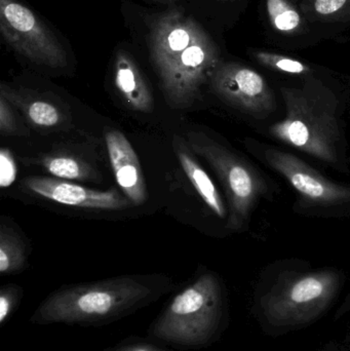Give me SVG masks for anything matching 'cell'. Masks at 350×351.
<instances>
[{
  "mask_svg": "<svg viewBox=\"0 0 350 351\" xmlns=\"http://www.w3.org/2000/svg\"><path fill=\"white\" fill-rule=\"evenodd\" d=\"M174 288L173 280L164 276H123L64 286L47 295L29 322L104 327L153 304Z\"/></svg>",
  "mask_w": 350,
  "mask_h": 351,
  "instance_id": "1",
  "label": "cell"
},
{
  "mask_svg": "<svg viewBox=\"0 0 350 351\" xmlns=\"http://www.w3.org/2000/svg\"><path fill=\"white\" fill-rule=\"evenodd\" d=\"M149 45L168 104L174 109L188 108L219 64L217 45L199 23L178 10L156 19Z\"/></svg>",
  "mask_w": 350,
  "mask_h": 351,
  "instance_id": "2",
  "label": "cell"
},
{
  "mask_svg": "<svg viewBox=\"0 0 350 351\" xmlns=\"http://www.w3.org/2000/svg\"><path fill=\"white\" fill-rule=\"evenodd\" d=\"M225 321L221 280L205 271L171 298L150 324L147 337L177 350H201L218 339Z\"/></svg>",
  "mask_w": 350,
  "mask_h": 351,
  "instance_id": "3",
  "label": "cell"
},
{
  "mask_svg": "<svg viewBox=\"0 0 350 351\" xmlns=\"http://www.w3.org/2000/svg\"><path fill=\"white\" fill-rule=\"evenodd\" d=\"M281 93L287 112L271 125V135L322 162L336 164L342 133L334 95L314 78H308L302 88H282Z\"/></svg>",
  "mask_w": 350,
  "mask_h": 351,
  "instance_id": "4",
  "label": "cell"
},
{
  "mask_svg": "<svg viewBox=\"0 0 350 351\" xmlns=\"http://www.w3.org/2000/svg\"><path fill=\"white\" fill-rule=\"evenodd\" d=\"M333 271L286 274L262 299L263 311L275 327H294L316 319L331 304L338 291Z\"/></svg>",
  "mask_w": 350,
  "mask_h": 351,
  "instance_id": "5",
  "label": "cell"
},
{
  "mask_svg": "<svg viewBox=\"0 0 350 351\" xmlns=\"http://www.w3.org/2000/svg\"><path fill=\"white\" fill-rule=\"evenodd\" d=\"M188 145L195 154L205 158L223 183L229 202L228 227L242 228L265 185L262 178L246 160L203 133L188 134Z\"/></svg>",
  "mask_w": 350,
  "mask_h": 351,
  "instance_id": "6",
  "label": "cell"
},
{
  "mask_svg": "<svg viewBox=\"0 0 350 351\" xmlns=\"http://www.w3.org/2000/svg\"><path fill=\"white\" fill-rule=\"evenodd\" d=\"M2 38L23 57L51 68L65 67L67 53L55 33L16 0H0Z\"/></svg>",
  "mask_w": 350,
  "mask_h": 351,
  "instance_id": "7",
  "label": "cell"
},
{
  "mask_svg": "<svg viewBox=\"0 0 350 351\" xmlns=\"http://www.w3.org/2000/svg\"><path fill=\"white\" fill-rule=\"evenodd\" d=\"M213 92L234 108L253 117L275 108L273 90L262 75L234 62H219L209 80Z\"/></svg>",
  "mask_w": 350,
  "mask_h": 351,
  "instance_id": "8",
  "label": "cell"
},
{
  "mask_svg": "<svg viewBox=\"0 0 350 351\" xmlns=\"http://www.w3.org/2000/svg\"><path fill=\"white\" fill-rule=\"evenodd\" d=\"M265 156L271 168L285 177L310 204L329 206L350 202L349 186L330 181L297 156L273 148L267 149Z\"/></svg>",
  "mask_w": 350,
  "mask_h": 351,
  "instance_id": "9",
  "label": "cell"
},
{
  "mask_svg": "<svg viewBox=\"0 0 350 351\" xmlns=\"http://www.w3.org/2000/svg\"><path fill=\"white\" fill-rule=\"evenodd\" d=\"M21 184L31 193L66 206L114 210H125L132 202L115 189L100 191L53 178L29 177Z\"/></svg>",
  "mask_w": 350,
  "mask_h": 351,
  "instance_id": "10",
  "label": "cell"
},
{
  "mask_svg": "<svg viewBox=\"0 0 350 351\" xmlns=\"http://www.w3.org/2000/svg\"><path fill=\"white\" fill-rule=\"evenodd\" d=\"M107 150L117 184L132 204H143L147 199V189L137 154L121 132H107Z\"/></svg>",
  "mask_w": 350,
  "mask_h": 351,
  "instance_id": "11",
  "label": "cell"
},
{
  "mask_svg": "<svg viewBox=\"0 0 350 351\" xmlns=\"http://www.w3.org/2000/svg\"><path fill=\"white\" fill-rule=\"evenodd\" d=\"M114 84L129 108L143 113L153 111V96L147 80L134 58L121 49L117 51L115 59Z\"/></svg>",
  "mask_w": 350,
  "mask_h": 351,
  "instance_id": "12",
  "label": "cell"
},
{
  "mask_svg": "<svg viewBox=\"0 0 350 351\" xmlns=\"http://www.w3.org/2000/svg\"><path fill=\"white\" fill-rule=\"evenodd\" d=\"M173 146H174L175 152H176L179 162L182 166L183 171L187 178L190 180L191 184L197 190V193L203 198V202L219 218H226L227 210L224 206L223 200H222L211 178L203 170L199 162L195 160L190 146L183 138L178 137V136H175Z\"/></svg>",
  "mask_w": 350,
  "mask_h": 351,
  "instance_id": "13",
  "label": "cell"
},
{
  "mask_svg": "<svg viewBox=\"0 0 350 351\" xmlns=\"http://www.w3.org/2000/svg\"><path fill=\"white\" fill-rule=\"evenodd\" d=\"M0 95L5 97L12 106L18 108L33 127L55 129L65 125V115L57 105L49 101L21 94L3 84L0 86Z\"/></svg>",
  "mask_w": 350,
  "mask_h": 351,
  "instance_id": "14",
  "label": "cell"
},
{
  "mask_svg": "<svg viewBox=\"0 0 350 351\" xmlns=\"http://www.w3.org/2000/svg\"><path fill=\"white\" fill-rule=\"evenodd\" d=\"M26 247L14 229L0 227V274L12 276L23 271L27 265Z\"/></svg>",
  "mask_w": 350,
  "mask_h": 351,
  "instance_id": "15",
  "label": "cell"
},
{
  "mask_svg": "<svg viewBox=\"0 0 350 351\" xmlns=\"http://www.w3.org/2000/svg\"><path fill=\"white\" fill-rule=\"evenodd\" d=\"M271 26L282 34L295 35L303 31V16L289 0H266Z\"/></svg>",
  "mask_w": 350,
  "mask_h": 351,
  "instance_id": "16",
  "label": "cell"
},
{
  "mask_svg": "<svg viewBox=\"0 0 350 351\" xmlns=\"http://www.w3.org/2000/svg\"><path fill=\"white\" fill-rule=\"evenodd\" d=\"M302 10L312 21L345 22L350 19V0H304Z\"/></svg>",
  "mask_w": 350,
  "mask_h": 351,
  "instance_id": "17",
  "label": "cell"
},
{
  "mask_svg": "<svg viewBox=\"0 0 350 351\" xmlns=\"http://www.w3.org/2000/svg\"><path fill=\"white\" fill-rule=\"evenodd\" d=\"M40 162L47 172L61 179L88 180L92 173L84 160L64 154L45 156Z\"/></svg>",
  "mask_w": 350,
  "mask_h": 351,
  "instance_id": "18",
  "label": "cell"
},
{
  "mask_svg": "<svg viewBox=\"0 0 350 351\" xmlns=\"http://www.w3.org/2000/svg\"><path fill=\"white\" fill-rule=\"evenodd\" d=\"M252 57L261 65L283 73L305 75L312 72L310 66L287 56L269 51H252Z\"/></svg>",
  "mask_w": 350,
  "mask_h": 351,
  "instance_id": "19",
  "label": "cell"
},
{
  "mask_svg": "<svg viewBox=\"0 0 350 351\" xmlns=\"http://www.w3.org/2000/svg\"><path fill=\"white\" fill-rule=\"evenodd\" d=\"M24 291L18 285H5L0 289V325L4 326L18 311Z\"/></svg>",
  "mask_w": 350,
  "mask_h": 351,
  "instance_id": "20",
  "label": "cell"
},
{
  "mask_svg": "<svg viewBox=\"0 0 350 351\" xmlns=\"http://www.w3.org/2000/svg\"><path fill=\"white\" fill-rule=\"evenodd\" d=\"M103 351H178L168 346H162L150 338L129 336L114 346H109Z\"/></svg>",
  "mask_w": 350,
  "mask_h": 351,
  "instance_id": "21",
  "label": "cell"
},
{
  "mask_svg": "<svg viewBox=\"0 0 350 351\" xmlns=\"http://www.w3.org/2000/svg\"><path fill=\"white\" fill-rule=\"evenodd\" d=\"M0 133L2 136H18L28 134L20 125L12 105L0 95Z\"/></svg>",
  "mask_w": 350,
  "mask_h": 351,
  "instance_id": "22",
  "label": "cell"
},
{
  "mask_svg": "<svg viewBox=\"0 0 350 351\" xmlns=\"http://www.w3.org/2000/svg\"><path fill=\"white\" fill-rule=\"evenodd\" d=\"M18 169L14 156L8 148L0 150V186L2 188L12 185L16 179Z\"/></svg>",
  "mask_w": 350,
  "mask_h": 351,
  "instance_id": "23",
  "label": "cell"
},
{
  "mask_svg": "<svg viewBox=\"0 0 350 351\" xmlns=\"http://www.w3.org/2000/svg\"><path fill=\"white\" fill-rule=\"evenodd\" d=\"M349 308H350V298L349 299V300H347V304H345V309H343V311H347V309Z\"/></svg>",
  "mask_w": 350,
  "mask_h": 351,
  "instance_id": "24",
  "label": "cell"
},
{
  "mask_svg": "<svg viewBox=\"0 0 350 351\" xmlns=\"http://www.w3.org/2000/svg\"><path fill=\"white\" fill-rule=\"evenodd\" d=\"M155 1H160V2H166V3H168V2L174 1V0H155Z\"/></svg>",
  "mask_w": 350,
  "mask_h": 351,
  "instance_id": "25",
  "label": "cell"
}]
</instances>
